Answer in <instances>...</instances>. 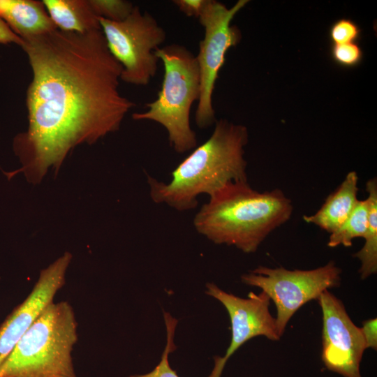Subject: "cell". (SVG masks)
Wrapping results in <instances>:
<instances>
[{
    "label": "cell",
    "mask_w": 377,
    "mask_h": 377,
    "mask_svg": "<svg viewBox=\"0 0 377 377\" xmlns=\"http://www.w3.org/2000/svg\"><path fill=\"white\" fill-rule=\"evenodd\" d=\"M164 320L167 330V343L158 365L149 373L140 375H132L129 377H179L170 366L168 355L175 349L174 334L177 320L170 313H164Z\"/></svg>",
    "instance_id": "obj_17"
},
{
    "label": "cell",
    "mask_w": 377,
    "mask_h": 377,
    "mask_svg": "<svg viewBox=\"0 0 377 377\" xmlns=\"http://www.w3.org/2000/svg\"><path fill=\"white\" fill-rule=\"evenodd\" d=\"M77 322L66 301L51 302L0 367V377H77L72 352Z\"/></svg>",
    "instance_id": "obj_4"
},
{
    "label": "cell",
    "mask_w": 377,
    "mask_h": 377,
    "mask_svg": "<svg viewBox=\"0 0 377 377\" xmlns=\"http://www.w3.org/2000/svg\"><path fill=\"white\" fill-rule=\"evenodd\" d=\"M248 2V0H239L228 8L217 1L207 0L198 18L204 28V37L199 43L198 53L195 55L200 72V92L195 120L200 128H206L216 122L212 104L215 83L224 64L226 52L236 46L242 37L237 27L230 23Z\"/></svg>",
    "instance_id": "obj_8"
},
{
    "label": "cell",
    "mask_w": 377,
    "mask_h": 377,
    "mask_svg": "<svg viewBox=\"0 0 377 377\" xmlns=\"http://www.w3.org/2000/svg\"><path fill=\"white\" fill-rule=\"evenodd\" d=\"M156 56L164 68L161 89L147 110L135 112L134 120H149L163 126L170 145L177 153L197 147L196 134L191 127L192 105L200 92V72L194 55L185 46L171 44L158 47Z\"/></svg>",
    "instance_id": "obj_5"
},
{
    "label": "cell",
    "mask_w": 377,
    "mask_h": 377,
    "mask_svg": "<svg viewBox=\"0 0 377 377\" xmlns=\"http://www.w3.org/2000/svg\"><path fill=\"white\" fill-rule=\"evenodd\" d=\"M0 17L22 39L57 29L43 1L0 0Z\"/></svg>",
    "instance_id": "obj_12"
},
{
    "label": "cell",
    "mask_w": 377,
    "mask_h": 377,
    "mask_svg": "<svg viewBox=\"0 0 377 377\" xmlns=\"http://www.w3.org/2000/svg\"><path fill=\"white\" fill-rule=\"evenodd\" d=\"M206 293L219 300L226 309L231 323V341L225 355L214 358V367L208 377H221L228 359L251 339L263 336L279 341L276 318L269 311L270 299L261 290L250 292L247 298L228 293L214 283H207Z\"/></svg>",
    "instance_id": "obj_10"
},
{
    "label": "cell",
    "mask_w": 377,
    "mask_h": 377,
    "mask_svg": "<svg viewBox=\"0 0 377 377\" xmlns=\"http://www.w3.org/2000/svg\"><path fill=\"white\" fill-rule=\"evenodd\" d=\"M98 20L108 49L122 67L121 81L147 85L158 69L155 51L166 39L164 29L150 13L135 6L121 22Z\"/></svg>",
    "instance_id": "obj_6"
},
{
    "label": "cell",
    "mask_w": 377,
    "mask_h": 377,
    "mask_svg": "<svg viewBox=\"0 0 377 377\" xmlns=\"http://www.w3.org/2000/svg\"><path fill=\"white\" fill-rule=\"evenodd\" d=\"M23 43V40L15 34L0 17V43H15L22 47Z\"/></svg>",
    "instance_id": "obj_23"
},
{
    "label": "cell",
    "mask_w": 377,
    "mask_h": 377,
    "mask_svg": "<svg viewBox=\"0 0 377 377\" xmlns=\"http://www.w3.org/2000/svg\"><path fill=\"white\" fill-rule=\"evenodd\" d=\"M248 138L246 126L216 121L209 138L175 168L169 182L148 176L151 200L177 211L191 210L200 195L210 196L230 182L247 181L244 148Z\"/></svg>",
    "instance_id": "obj_3"
},
{
    "label": "cell",
    "mask_w": 377,
    "mask_h": 377,
    "mask_svg": "<svg viewBox=\"0 0 377 377\" xmlns=\"http://www.w3.org/2000/svg\"><path fill=\"white\" fill-rule=\"evenodd\" d=\"M369 208V224L362 248L353 256L361 263L359 273L364 280L377 272V180L371 178L366 184Z\"/></svg>",
    "instance_id": "obj_15"
},
{
    "label": "cell",
    "mask_w": 377,
    "mask_h": 377,
    "mask_svg": "<svg viewBox=\"0 0 377 377\" xmlns=\"http://www.w3.org/2000/svg\"><path fill=\"white\" fill-rule=\"evenodd\" d=\"M22 40L33 75L26 95L28 128L15 137L14 149L20 170L37 184L76 146L118 131L135 103L119 90L122 67L101 29H57Z\"/></svg>",
    "instance_id": "obj_1"
},
{
    "label": "cell",
    "mask_w": 377,
    "mask_h": 377,
    "mask_svg": "<svg viewBox=\"0 0 377 377\" xmlns=\"http://www.w3.org/2000/svg\"><path fill=\"white\" fill-rule=\"evenodd\" d=\"M193 219L195 230L216 244L250 253L291 217V200L280 189L259 192L247 181L230 182L209 196Z\"/></svg>",
    "instance_id": "obj_2"
},
{
    "label": "cell",
    "mask_w": 377,
    "mask_h": 377,
    "mask_svg": "<svg viewBox=\"0 0 377 377\" xmlns=\"http://www.w3.org/2000/svg\"><path fill=\"white\" fill-rule=\"evenodd\" d=\"M367 348L377 350V318L367 319L360 327Z\"/></svg>",
    "instance_id": "obj_22"
},
{
    "label": "cell",
    "mask_w": 377,
    "mask_h": 377,
    "mask_svg": "<svg viewBox=\"0 0 377 377\" xmlns=\"http://www.w3.org/2000/svg\"><path fill=\"white\" fill-rule=\"evenodd\" d=\"M172 2L186 16L198 18L207 0H174Z\"/></svg>",
    "instance_id": "obj_21"
},
{
    "label": "cell",
    "mask_w": 377,
    "mask_h": 377,
    "mask_svg": "<svg viewBox=\"0 0 377 377\" xmlns=\"http://www.w3.org/2000/svg\"><path fill=\"white\" fill-rule=\"evenodd\" d=\"M72 255L64 253L43 269L27 298L0 325V367L16 344L64 286Z\"/></svg>",
    "instance_id": "obj_11"
},
{
    "label": "cell",
    "mask_w": 377,
    "mask_h": 377,
    "mask_svg": "<svg viewBox=\"0 0 377 377\" xmlns=\"http://www.w3.org/2000/svg\"><path fill=\"white\" fill-rule=\"evenodd\" d=\"M357 184L356 172H349L337 188L327 196L321 207L312 215H304L303 219L332 233L346 220L355 207L358 201Z\"/></svg>",
    "instance_id": "obj_13"
},
{
    "label": "cell",
    "mask_w": 377,
    "mask_h": 377,
    "mask_svg": "<svg viewBox=\"0 0 377 377\" xmlns=\"http://www.w3.org/2000/svg\"><path fill=\"white\" fill-rule=\"evenodd\" d=\"M322 310V353L325 367L343 377H362L360 362L367 349L356 326L339 298L324 291L316 300Z\"/></svg>",
    "instance_id": "obj_9"
},
{
    "label": "cell",
    "mask_w": 377,
    "mask_h": 377,
    "mask_svg": "<svg viewBox=\"0 0 377 377\" xmlns=\"http://www.w3.org/2000/svg\"><path fill=\"white\" fill-rule=\"evenodd\" d=\"M369 224V208L367 200L357 201L353 212L346 220L334 232L330 234L327 246L331 248L342 245L352 246L353 240L364 237Z\"/></svg>",
    "instance_id": "obj_16"
},
{
    "label": "cell",
    "mask_w": 377,
    "mask_h": 377,
    "mask_svg": "<svg viewBox=\"0 0 377 377\" xmlns=\"http://www.w3.org/2000/svg\"><path fill=\"white\" fill-rule=\"evenodd\" d=\"M341 269L334 261L312 269L290 270L259 266L242 276V281L265 292L275 304L276 325L281 337L293 316L324 291L341 284Z\"/></svg>",
    "instance_id": "obj_7"
},
{
    "label": "cell",
    "mask_w": 377,
    "mask_h": 377,
    "mask_svg": "<svg viewBox=\"0 0 377 377\" xmlns=\"http://www.w3.org/2000/svg\"><path fill=\"white\" fill-rule=\"evenodd\" d=\"M361 34L358 25L350 19L342 18L334 22L329 31L332 44L356 43Z\"/></svg>",
    "instance_id": "obj_20"
},
{
    "label": "cell",
    "mask_w": 377,
    "mask_h": 377,
    "mask_svg": "<svg viewBox=\"0 0 377 377\" xmlns=\"http://www.w3.org/2000/svg\"><path fill=\"white\" fill-rule=\"evenodd\" d=\"M98 17L112 22H121L128 17L133 10V3L125 0H89Z\"/></svg>",
    "instance_id": "obj_18"
},
{
    "label": "cell",
    "mask_w": 377,
    "mask_h": 377,
    "mask_svg": "<svg viewBox=\"0 0 377 377\" xmlns=\"http://www.w3.org/2000/svg\"><path fill=\"white\" fill-rule=\"evenodd\" d=\"M45 8L56 26L63 31L79 34L101 29L98 17L89 0H44Z\"/></svg>",
    "instance_id": "obj_14"
},
{
    "label": "cell",
    "mask_w": 377,
    "mask_h": 377,
    "mask_svg": "<svg viewBox=\"0 0 377 377\" xmlns=\"http://www.w3.org/2000/svg\"><path fill=\"white\" fill-rule=\"evenodd\" d=\"M330 55L337 65L344 68H353L361 63L363 52L356 43L332 44Z\"/></svg>",
    "instance_id": "obj_19"
}]
</instances>
